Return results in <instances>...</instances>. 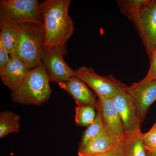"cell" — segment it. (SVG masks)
Segmentation results:
<instances>
[{
	"label": "cell",
	"instance_id": "1",
	"mask_svg": "<svg viewBox=\"0 0 156 156\" xmlns=\"http://www.w3.org/2000/svg\"><path fill=\"white\" fill-rule=\"evenodd\" d=\"M71 3V0H47L40 4L45 48L66 47L74 30L69 14Z\"/></svg>",
	"mask_w": 156,
	"mask_h": 156
},
{
	"label": "cell",
	"instance_id": "2",
	"mask_svg": "<svg viewBox=\"0 0 156 156\" xmlns=\"http://www.w3.org/2000/svg\"><path fill=\"white\" fill-rule=\"evenodd\" d=\"M50 82L43 65L32 69L19 88L11 92V99L24 105H41L51 97L52 90Z\"/></svg>",
	"mask_w": 156,
	"mask_h": 156
},
{
	"label": "cell",
	"instance_id": "3",
	"mask_svg": "<svg viewBox=\"0 0 156 156\" xmlns=\"http://www.w3.org/2000/svg\"><path fill=\"white\" fill-rule=\"evenodd\" d=\"M18 44L16 57L30 69L42 65V54L45 48V36L42 25L27 23L17 25Z\"/></svg>",
	"mask_w": 156,
	"mask_h": 156
},
{
	"label": "cell",
	"instance_id": "4",
	"mask_svg": "<svg viewBox=\"0 0 156 156\" xmlns=\"http://www.w3.org/2000/svg\"><path fill=\"white\" fill-rule=\"evenodd\" d=\"M27 23L43 24L37 0L0 1V24L17 25Z\"/></svg>",
	"mask_w": 156,
	"mask_h": 156
},
{
	"label": "cell",
	"instance_id": "5",
	"mask_svg": "<svg viewBox=\"0 0 156 156\" xmlns=\"http://www.w3.org/2000/svg\"><path fill=\"white\" fill-rule=\"evenodd\" d=\"M76 76L88 85L99 98L112 99L127 85L112 75L101 76L92 68L82 66L75 70Z\"/></svg>",
	"mask_w": 156,
	"mask_h": 156
},
{
	"label": "cell",
	"instance_id": "6",
	"mask_svg": "<svg viewBox=\"0 0 156 156\" xmlns=\"http://www.w3.org/2000/svg\"><path fill=\"white\" fill-rule=\"evenodd\" d=\"M119 90L112 98L115 105L122 122L126 140L142 133L140 123L134 98L126 89Z\"/></svg>",
	"mask_w": 156,
	"mask_h": 156
},
{
	"label": "cell",
	"instance_id": "7",
	"mask_svg": "<svg viewBox=\"0 0 156 156\" xmlns=\"http://www.w3.org/2000/svg\"><path fill=\"white\" fill-rule=\"evenodd\" d=\"M66 53V47L45 48L43 50L41 62L50 82L58 84L76 76L75 70L69 67L63 58Z\"/></svg>",
	"mask_w": 156,
	"mask_h": 156
},
{
	"label": "cell",
	"instance_id": "8",
	"mask_svg": "<svg viewBox=\"0 0 156 156\" xmlns=\"http://www.w3.org/2000/svg\"><path fill=\"white\" fill-rule=\"evenodd\" d=\"M134 27L150 60L156 49V0H152L142 11Z\"/></svg>",
	"mask_w": 156,
	"mask_h": 156
},
{
	"label": "cell",
	"instance_id": "9",
	"mask_svg": "<svg viewBox=\"0 0 156 156\" xmlns=\"http://www.w3.org/2000/svg\"><path fill=\"white\" fill-rule=\"evenodd\" d=\"M134 98L140 123L145 119L151 105L156 101V80L149 81L141 80L126 88Z\"/></svg>",
	"mask_w": 156,
	"mask_h": 156
},
{
	"label": "cell",
	"instance_id": "10",
	"mask_svg": "<svg viewBox=\"0 0 156 156\" xmlns=\"http://www.w3.org/2000/svg\"><path fill=\"white\" fill-rule=\"evenodd\" d=\"M96 108L100 112L107 131L121 140H126L122 122L112 99L98 98Z\"/></svg>",
	"mask_w": 156,
	"mask_h": 156
},
{
	"label": "cell",
	"instance_id": "11",
	"mask_svg": "<svg viewBox=\"0 0 156 156\" xmlns=\"http://www.w3.org/2000/svg\"><path fill=\"white\" fill-rule=\"evenodd\" d=\"M30 70L18 57H11L8 65L0 71L1 80L11 92H14L21 85Z\"/></svg>",
	"mask_w": 156,
	"mask_h": 156
},
{
	"label": "cell",
	"instance_id": "12",
	"mask_svg": "<svg viewBox=\"0 0 156 156\" xmlns=\"http://www.w3.org/2000/svg\"><path fill=\"white\" fill-rule=\"evenodd\" d=\"M60 88L71 95L77 106L97 105V95L89 86L76 76L70 78L66 82L58 84Z\"/></svg>",
	"mask_w": 156,
	"mask_h": 156
},
{
	"label": "cell",
	"instance_id": "13",
	"mask_svg": "<svg viewBox=\"0 0 156 156\" xmlns=\"http://www.w3.org/2000/svg\"><path fill=\"white\" fill-rule=\"evenodd\" d=\"M125 140H122L105 128L101 134L90 141L81 151L79 156H90L105 152L118 147Z\"/></svg>",
	"mask_w": 156,
	"mask_h": 156
},
{
	"label": "cell",
	"instance_id": "14",
	"mask_svg": "<svg viewBox=\"0 0 156 156\" xmlns=\"http://www.w3.org/2000/svg\"><path fill=\"white\" fill-rule=\"evenodd\" d=\"M152 0H118L120 11L128 17L134 26L138 21L142 11Z\"/></svg>",
	"mask_w": 156,
	"mask_h": 156
},
{
	"label": "cell",
	"instance_id": "15",
	"mask_svg": "<svg viewBox=\"0 0 156 156\" xmlns=\"http://www.w3.org/2000/svg\"><path fill=\"white\" fill-rule=\"evenodd\" d=\"M0 46L9 53L11 57L17 55L18 34L17 25L0 24Z\"/></svg>",
	"mask_w": 156,
	"mask_h": 156
},
{
	"label": "cell",
	"instance_id": "16",
	"mask_svg": "<svg viewBox=\"0 0 156 156\" xmlns=\"http://www.w3.org/2000/svg\"><path fill=\"white\" fill-rule=\"evenodd\" d=\"M20 116L14 112L4 111L0 113V138L11 133H18L20 131Z\"/></svg>",
	"mask_w": 156,
	"mask_h": 156
},
{
	"label": "cell",
	"instance_id": "17",
	"mask_svg": "<svg viewBox=\"0 0 156 156\" xmlns=\"http://www.w3.org/2000/svg\"><path fill=\"white\" fill-rule=\"evenodd\" d=\"M97 110V115L94 122L87 127L82 136L78 152L83 149L90 141L101 134L105 129L104 125L100 112Z\"/></svg>",
	"mask_w": 156,
	"mask_h": 156
},
{
	"label": "cell",
	"instance_id": "18",
	"mask_svg": "<svg viewBox=\"0 0 156 156\" xmlns=\"http://www.w3.org/2000/svg\"><path fill=\"white\" fill-rule=\"evenodd\" d=\"M96 105H88L76 107V124L80 127H87L94 122L97 115Z\"/></svg>",
	"mask_w": 156,
	"mask_h": 156
},
{
	"label": "cell",
	"instance_id": "19",
	"mask_svg": "<svg viewBox=\"0 0 156 156\" xmlns=\"http://www.w3.org/2000/svg\"><path fill=\"white\" fill-rule=\"evenodd\" d=\"M143 133L126 140L125 156H147L142 136Z\"/></svg>",
	"mask_w": 156,
	"mask_h": 156
},
{
	"label": "cell",
	"instance_id": "20",
	"mask_svg": "<svg viewBox=\"0 0 156 156\" xmlns=\"http://www.w3.org/2000/svg\"><path fill=\"white\" fill-rule=\"evenodd\" d=\"M144 144L147 151L152 150L156 148V122L150 130L143 133Z\"/></svg>",
	"mask_w": 156,
	"mask_h": 156
},
{
	"label": "cell",
	"instance_id": "21",
	"mask_svg": "<svg viewBox=\"0 0 156 156\" xmlns=\"http://www.w3.org/2000/svg\"><path fill=\"white\" fill-rule=\"evenodd\" d=\"M151 65L147 75L142 80L149 81L156 80V49L150 60Z\"/></svg>",
	"mask_w": 156,
	"mask_h": 156
},
{
	"label": "cell",
	"instance_id": "22",
	"mask_svg": "<svg viewBox=\"0 0 156 156\" xmlns=\"http://www.w3.org/2000/svg\"><path fill=\"white\" fill-rule=\"evenodd\" d=\"M126 140L118 147L105 152L90 156H125Z\"/></svg>",
	"mask_w": 156,
	"mask_h": 156
},
{
	"label": "cell",
	"instance_id": "23",
	"mask_svg": "<svg viewBox=\"0 0 156 156\" xmlns=\"http://www.w3.org/2000/svg\"><path fill=\"white\" fill-rule=\"evenodd\" d=\"M11 56L5 49L0 46V71L6 67L9 64Z\"/></svg>",
	"mask_w": 156,
	"mask_h": 156
},
{
	"label": "cell",
	"instance_id": "24",
	"mask_svg": "<svg viewBox=\"0 0 156 156\" xmlns=\"http://www.w3.org/2000/svg\"><path fill=\"white\" fill-rule=\"evenodd\" d=\"M147 156H156V148L152 150L147 151Z\"/></svg>",
	"mask_w": 156,
	"mask_h": 156
}]
</instances>
